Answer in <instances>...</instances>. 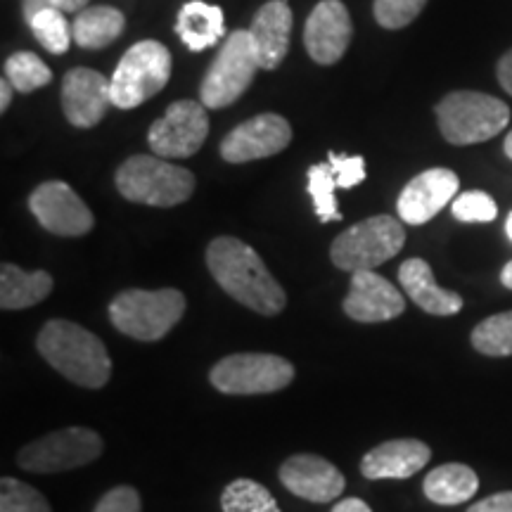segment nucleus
Wrapping results in <instances>:
<instances>
[{"label":"nucleus","mask_w":512,"mask_h":512,"mask_svg":"<svg viewBox=\"0 0 512 512\" xmlns=\"http://www.w3.org/2000/svg\"><path fill=\"white\" fill-rule=\"evenodd\" d=\"M207 268L223 292L261 316H278L287 294L268 271L264 259L238 238H216L207 247Z\"/></svg>","instance_id":"1"},{"label":"nucleus","mask_w":512,"mask_h":512,"mask_svg":"<svg viewBox=\"0 0 512 512\" xmlns=\"http://www.w3.org/2000/svg\"><path fill=\"white\" fill-rule=\"evenodd\" d=\"M36 349L50 368L79 387L100 389L110 382L112 361L102 339L72 320H48L38 332Z\"/></svg>","instance_id":"2"},{"label":"nucleus","mask_w":512,"mask_h":512,"mask_svg":"<svg viewBox=\"0 0 512 512\" xmlns=\"http://www.w3.org/2000/svg\"><path fill=\"white\" fill-rule=\"evenodd\" d=\"M117 190L128 202L169 209L190 200L195 176L157 155H133L117 169Z\"/></svg>","instance_id":"3"},{"label":"nucleus","mask_w":512,"mask_h":512,"mask_svg":"<svg viewBox=\"0 0 512 512\" xmlns=\"http://www.w3.org/2000/svg\"><path fill=\"white\" fill-rule=\"evenodd\" d=\"M439 131L451 145H477L496 138L510 121V107L494 95L477 91L448 93L434 107Z\"/></svg>","instance_id":"4"},{"label":"nucleus","mask_w":512,"mask_h":512,"mask_svg":"<svg viewBox=\"0 0 512 512\" xmlns=\"http://www.w3.org/2000/svg\"><path fill=\"white\" fill-rule=\"evenodd\" d=\"M185 294L164 287V290H126L117 294L110 304V320L119 332L138 342H157L169 335L171 328L183 318Z\"/></svg>","instance_id":"5"},{"label":"nucleus","mask_w":512,"mask_h":512,"mask_svg":"<svg viewBox=\"0 0 512 512\" xmlns=\"http://www.w3.org/2000/svg\"><path fill=\"white\" fill-rule=\"evenodd\" d=\"M406 242V230L394 216H370L337 235L330 247V259L339 271H375L384 261L394 259Z\"/></svg>","instance_id":"6"},{"label":"nucleus","mask_w":512,"mask_h":512,"mask_svg":"<svg viewBox=\"0 0 512 512\" xmlns=\"http://www.w3.org/2000/svg\"><path fill=\"white\" fill-rule=\"evenodd\" d=\"M171 76V53L159 41H140L126 50L110 79L112 105L133 110L162 91Z\"/></svg>","instance_id":"7"},{"label":"nucleus","mask_w":512,"mask_h":512,"mask_svg":"<svg viewBox=\"0 0 512 512\" xmlns=\"http://www.w3.org/2000/svg\"><path fill=\"white\" fill-rule=\"evenodd\" d=\"M259 55H256L254 38L249 29L233 31L226 36L219 55L211 62L207 76L200 86V100L207 110H223L242 98V93L252 86Z\"/></svg>","instance_id":"8"},{"label":"nucleus","mask_w":512,"mask_h":512,"mask_svg":"<svg viewBox=\"0 0 512 512\" xmlns=\"http://www.w3.org/2000/svg\"><path fill=\"white\" fill-rule=\"evenodd\" d=\"M294 380V366L275 354H233L221 358L209 373V382L221 394H273Z\"/></svg>","instance_id":"9"},{"label":"nucleus","mask_w":512,"mask_h":512,"mask_svg":"<svg viewBox=\"0 0 512 512\" xmlns=\"http://www.w3.org/2000/svg\"><path fill=\"white\" fill-rule=\"evenodd\" d=\"M102 437L88 427H67V430L50 432L46 437L31 441L17 453V465L27 472H67L83 467L100 458Z\"/></svg>","instance_id":"10"},{"label":"nucleus","mask_w":512,"mask_h":512,"mask_svg":"<svg viewBox=\"0 0 512 512\" xmlns=\"http://www.w3.org/2000/svg\"><path fill=\"white\" fill-rule=\"evenodd\" d=\"M209 136V114L202 102L178 100L169 105L162 119H157L147 133L150 150L162 159L192 157Z\"/></svg>","instance_id":"11"},{"label":"nucleus","mask_w":512,"mask_h":512,"mask_svg":"<svg viewBox=\"0 0 512 512\" xmlns=\"http://www.w3.org/2000/svg\"><path fill=\"white\" fill-rule=\"evenodd\" d=\"M29 211L48 233L62 238H79L95 226L93 211L62 181L41 183L29 195Z\"/></svg>","instance_id":"12"},{"label":"nucleus","mask_w":512,"mask_h":512,"mask_svg":"<svg viewBox=\"0 0 512 512\" xmlns=\"http://www.w3.org/2000/svg\"><path fill=\"white\" fill-rule=\"evenodd\" d=\"M292 143L290 121L280 114L266 112L252 117L235 126L233 131L223 138L221 157L230 164H245L254 159H266L280 155L287 145Z\"/></svg>","instance_id":"13"},{"label":"nucleus","mask_w":512,"mask_h":512,"mask_svg":"<svg viewBox=\"0 0 512 512\" xmlns=\"http://www.w3.org/2000/svg\"><path fill=\"white\" fill-rule=\"evenodd\" d=\"M354 27L342 0H320L304 27V46L313 62L335 64L347 53Z\"/></svg>","instance_id":"14"},{"label":"nucleus","mask_w":512,"mask_h":512,"mask_svg":"<svg viewBox=\"0 0 512 512\" xmlns=\"http://www.w3.org/2000/svg\"><path fill=\"white\" fill-rule=\"evenodd\" d=\"M280 482L290 494L311 503H332L344 494L342 470L330 460L313 456V453H297L280 465Z\"/></svg>","instance_id":"15"},{"label":"nucleus","mask_w":512,"mask_h":512,"mask_svg":"<svg viewBox=\"0 0 512 512\" xmlns=\"http://www.w3.org/2000/svg\"><path fill=\"white\" fill-rule=\"evenodd\" d=\"M458 188L460 178L456 171L441 169V166L422 171L401 190L399 202H396L399 219L408 226H422L432 221L456 197Z\"/></svg>","instance_id":"16"},{"label":"nucleus","mask_w":512,"mask_h":512,"mask_svg":"<svg viewBox=\"0 0 512 512\" xmlns=\"http://www.w3.org/2000/svg\"><path fill=\"white\" fill-rule=\"evenodd\" d=\"M112 105L110 79L95 69L76 67L62 79V110L76 128L98 126Z\"/></svg>","instance_id":"17"},{"label":"nucleus","mask_w":512,"mask_h":512,"mask_svg":"<svg viewBox=\"0 0 512 512\" xmlns=\"http://www.w3.org/2000/svg\"><path fill=\"white\" fill-rule=\"evenodd\" d=\"M344 313L356 323H384L399 318L406 311V299L399 287L375 271L351 273L349 294L344 299Z\"/></svg>","instance_id":"18"},{"label":"nucleus","mask_w":512,"mask_h":512,"mask_svg":"<svg viewBox=\"0 0 512 512\" xmlns=\"http://www.w3.org/2000/svg\"><path fill=\"white\" fill-rule=\"evenodd\" d=\"M432 448L420 439H392L375 446L361 460L366 479H411L430 463Z\"/></svg>","instance_id":"19"},{"label":"nucleus","mask_w":512,"mask_h":512,"mask_svg":"<svg viewBox=\"0 0 512 512\" xmlns=\"http://www.w3.org/2000/svg\"><path fill=\"white\" fill-rule=\"evenodd\" d=\"M292 22L294 17L287 0H271V3L261 5V10L254 15L249 34L254 38L259 67L266 69V72L278 69L287 57Z\"/></svg>","instance_id":"20"},{"label":"nucleus","mask_w":512,"mask_h":512,"mask_svg":"<svg viewBox=\"0 0 512 512\" xmlns=\"http://www.w3.org/2000/svg\"><path fill=\"white\" fill-rule=\"evenodd\" d=\"M399 283L403 292L411 297V302L432 316H456L465 304L458 292L444 290L434 280L432 266L425 259L403 261L399 268Z\"/></svg>","instance_id":"21"},{"label":"nucleus","mask_w":512,"mask_h":512,"mask_svg":"<svg viewBox=\"0 0 512 512\" xmlns=\"http://www.w3.org/2000/svg\"><path fill=\"white\" fill-rule=\"evenodd\" d=\"M176 34L181 36L185 48L192 53H200L221 41L226 36V22H223V10L219 5L202 3V0H190L178 10Z\"/></svg>","instance_id":"22"},{"label":"nucleus","mask_w":512,"mask_h":512,"mask_svg":"<svg viewBox=\"0 0 512 512\" xmlns=\"http://www.w3.org/2000/svg\"><path fill=\"white\" fill-rule=\"evenodd\" d=\"M53 292V275L46 271H22L15 264L0 268V306L5 311L29 309Z\"/></svg>","instance_id":"23"},{"label":"nucleus","mask_w":512,"mask_h":512,"mask_svg":"<svg viewBox=\"0 0 512 512\" xmlns=\"http://www.w3.org/2000/svg\"><path fill=\"white\" fill-rule=\"evenodd\" d=\"M479 489V477L472 467L463 463H446L434 467L422 482V491L437 505L467 503Z\"/></svg>","instance_id":"24"},{"label":"nucleus","mask_w":512,"mask_h":512,"mask_svg":"<svg viewBox=\"0 0 512 512\" xmlns=\"http://www.w3.org/2000/svg\"><path fill=\"white\" fill-rule=\"evenodd\" d=\"M124 27L126 17L121 15L117 8H110V5H93V8L79 12V17H76L72 24V31L74 41L79 43L81 48L100 50L117 41Z\"/></svg>","instance_id":"25"},{"label":"nucleus","mask_w":512,"mask_h":512,"mask_svg":"<svg viewBox=\"0 0 512 512\" xmlns=\"http://www.w3.org/2000/svg\"><path fill=\"white\" fill-rule=\"evenodd\" d=\"M223 512H280L278 501L264 484L254 479H235L221 494Z\"/></svg>","instance_id":"26"},{"label":"nucleus","mask_w":512,"mask_h":512,"mask_svg":"<svg viewBox=\"0 0 512 512\" xmlns=\"http://www.w3.org/2000/svg\"><path fill=\"white\" fill-rule=\"evenodd\" d=\"M472 347L479 354L491 358L512 356V311L496 313V316L484 318L482 323L472 330Z\"/></svg>","instance_id":"27"},{"label":"nucleus","mask_w":512,"mask_h":512,"mask_svg":"<svg viewBox=\"0 0 512 512\" xmlns=\"http://www.w3.org/2000/svg\"><path fill=\"white\" fill-rule=\"evenodd\" d=\"M5 79L19 93H34L53 81V72L41 57L34 53H15L5 62Z\"/></svg>","instance_id":"28"},{"label":"nucleus","mask_w":512,"mask_h":512,"mask_svg":"<svg viewBox=\"0 0 512 512\" xmlns=\"http://www.w3.org/2000/svg\"><path fill=\"white\" fill-rule=\"evenodd\" d=\"M31 31H34V38L41 43L48 53L53 55H64L69 50V43H72L74 31L69 27L67 17H64L62 10L48 8L41 10L38 15L29 22Z\"/></svg>","instance_id":"29"},{"label":"nucleus","mask_w":512,"mask_h":512,"mask_svg":"<svg viewBox=\"0 0 512 512\" xmlns=\"http://www.w3.org/2000/svg\"><path fill=\"white\" fill-rule=\"evenodd\" d=\"M309 176V195L313 200V209H316L318 221L330 223V221H342V214L337 209V178L330 164H316L306 171Z\"/></svg>","instance_id":"30"},{"label":"nucleus","mask_w":512,"mask_h":512,"mask_svg":"<svg viewBox=\"0 0 512 512\" xmlns=\"http://www.w3.org/2000/svg\"><path fill=\"white\" fill-rule=\"evenodd\" d=\"M0 512H53L50 503L34 486L19 482L15 477H3L0 482Z\"/></svg>","instance_id":"31"},{"label":"nucleus","mask_w":512,"mask_h":512,"mask_svg":"<svg viewBox=\"0 0 512 512\" xmlns=\"http://www.w3.org/2000/svg\"><path fill=\"white\" fill-rule=\"evenodd\" d=\"M453 216L463 223H491L498 216L494 197L482 190H470L458 195L451 204Z\"/></svg>","instance_id":"32"},{"label":"nucleus","mask_w":512,"mask_h":512,"mask_svg":"<svg viewBox=\"0 0 512 512\" xmlns=\"http://www.w3.org/2000/svg\"><path fill=\"white\" fill-rule=\"evenodd\" d=\"M427 0H375L373 12L377 24L384 29H403L415 22Z\"/></svg>","instance_id":"33"},{"label":"nucleus","mask_w":512,"mask_h":512,"mask_svg":"<svg viewBox=\"0 0 512 512\" xmlns=\"http://www.w3.org/2000/svg\"><path fill=\"white\" fill-rule=\"evenodd\" d=\"M328 164L332 166L337 178V188H356L358 183L366 181V159L361 155H339V152H330Z\"/></svg>","instance_id":"34"},{"label":"nucleus","mask_w":512,"mask_h":512,"mask_svg":"<svg viewBox=\"0 0 512 512\" xmlns=\"http://www.w3.org/2000/svg\"><path fill=\"white\" fill-rule=\"evenodd\" d=\"M140 496L133 486H114L100 498L95 512H140Z\"/></svg>","instance_id":"35"},{"label":"nucleus","mask_w":512,"mask_h":512,"mask_svg":"<svg viewBox=\"0 0 512 512\" xmlns=\"http://www.w3.org/2000/svg\"><path fill=\"white\" fill-rule=\"evenodd\" d=\"M467 512H512V491H501V494L484 498V501L470 505Z\"/></svg>","instance_id":"36"},{"label":"nucleus","mask_w":512,"mask_h":512,"mask_svg":"<svg viewBox=\"0 0 512 512\" xmlns=\"http://www.w3.org/2000/svg\"><path fill=\"white\" fill-rule=\"evenodd\" d=\"M496 74H498V83L503 86V91L512 95V50H508V53L498 60Z\"/></svg>","instance_id":"37"},{"label":"nucleus","mask_w":512,"mask_h":512,"mask_svg":"<svg viewBox=\"0 0 512 512\" xmlns=\"http://www.w3.org/2000/svg\"><path fill=\"white\" fill-rule=\"evenodd\" d=\"M48 8H53V0H22V12H24V19H27V24L38 15V12Z\"/></svg>","instance_id":"38"},{"label":"nucleus","mask_w":512,"mask_h":512,"mask_svg":"<svg viewBox=\"0 0 512 512\" xmlns=\"http://www.w3.org/2000/svg\"><path fill=\"white\" fill-rule=\"evenodd\" d=\"M332 512H373L370 510V505L366 501H361V498H344V501H339Z\"/></svg>","instance_id":"39"},{"label":"nucleus","mask_w":512,"mask_h":512,"mask_svg":"<svg viewBox=\"0 0 512 512\" xmlns=\"http://www.w3.org/2000/svg\"><path fill=\"white\" fill-rule=\"evenodd\" d=\"M86 5H88V0H53V8L62 10L64 15H67V12L86 10Z\"/></svg>","instance_id":"40"},{"label":"nucleus","mask_w":512,"mask_h":512,"mask_svg":"<svg viewBox=\"0 0 512 512\" xmlns=\"http://www.w3.org/2000/svg\"><path fill=\"white\" fill-rule=\"evenodd\" d=\"M10 102H12V83L3 76V81H0V112L8 110Z\"/></svg>","instance_id":"41"},{"label":"nucleus","mask_w":512,"mask_h":512,"mask_svg":"<svg viewBox=\"0 0 512 512\" xmlns=\"http://www.w3.org/2000/svg\"><path fill=\"white\" fill-rule=\"evenodd\" d=\"M501 283L508 287V290H512V261H508V264L503 266L501 271Z\"/></svg>","instance_id":"42"},{"label":"nucleus","mask_w":512,"mask_h":512,"mask_svg":"<svg viewBox=\"0 0 512 512\" xmlns=\"http://www.w3.org/2000/svg\"><path fill=\"white\" fill-rule=\"evenodd\" d=\"M503 150H505V155H508L510 159H512V131L508 133V136H505V143H503Z\"/></svg>","instance_id":"43"},{"label":"nucleus","mask_w":512,"mask_h":512,"mask_svg":"<svg viewBox=\"0 0 512 512\" xmlns=\"http://www.w3.org/2000/svg\"><path fill=\"white\" fill-rule=\"evenodd\" d=\"M505 233H508V238L512 242V211L508 214V221H505Z\"/></svg>","instance_id":"44"}]
</instances>
